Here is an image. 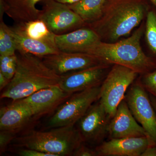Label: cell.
Masks as SVG:
<instances>
[{"label":"cell","instance_id":"13","mask_svg":"<svg viewBox=\"0 0 156 156\" xmlns=\"http://www.w3.org/2000/svg\"><path fill=\"white\" fill-rule=\"evenodd\" d=\"M151 145L155 144L147 136L112 138L103 141L95 150L98 156H141Z\"/></svg>","mask_w":156,"mask_h":156},{"label":"cell","instance_id":"20","mask_svg":"<svg viewBox=\"0 0 156 156\" xmlns=\"http://www.w3.org/2000/svg\"><path fill=\"white\" fill-rule=\"evenodd\" d=\"M106 2V0H80L68 5L87 25L100 19Z\"/></svg>","mask_w":156,"mask_h":156},{"label":"cell","instance_id":"22","mask_svg":"<svg viewBox=\"0 0 156 156\" xmlns=\"http://www.w3.org/2000/svg\"><path fill=\"white\" fill-rule=\"evenodd\" d=\"M145 37L149 48L156 55V12L149 11L147 15Z\"/></svg>","mask_w":156,"mask_h":156},{"label":"cell","instance_id":"8","mask_svg":"<svg viewBox=\"0 0 156 156\" xmlns=\"http://www.w3.org/2000/svg\"><path fill=\"white\" fill-rule=\"evenodd\" d=\"M135 119L156 145V112L147 91L140 83L133 84L125 98Z\"/></svg>","mask_w":156,"mask_h":156},{"label":"cell","instance_id":"6","mask_svg":"<svg viewBox=\"0 0 156 156\" xmlns=\"http://www.w3.org/2000/svg\"><path fill=\"white\" fill-rule=\"evenodd\" d=\"M101 86L72 94L58 107L48 121L49 128L75 126L100 98Z\"/></svg>","mask_w":156,"mask_h":156},{"label":"cell","instance_id":"14","mask_svg":"<svg viewBox=\"0 0 156 156\" xmlns=\"http://www.w3.org/2000/svg\"><path fill=\"white\" fill-rule=\"evenodd\" d=\"M72 95L57 85L41 89L23 99L30 107L34 117H37L46 114L61 105Z\"/></svg>","mask_w":156,"mask_h":156},{"label":"cell","instance_id":"18","mask_svg":"<svg viewBox=\"0 0 156 156\" xmlns=\"http://www.w3.org/2000/svg\"><path fill=\"white\" fill-rule=\"evenodd\" d=\"M10 29L15 41L16 52L30 53L40 57L59 52L58 49L48 44L26 36L13 26L10 27Z\"/></svg>","mask_w":156,"mask_h":156},{"label":"cell","instance_id":"31","mask_svg":"<svg viewBox=\"0 0 156 156\" xmlns=\"http://www.w3.org/2000/svg\"><path fill=\"white\" fill-rule=\"evenodd\" d=\"M150 97L152 104L156 112V98L154 97L153 95H150Z\"/></svg>","mask_w":156,"mask_h":156},{"label":"cell","instance_id":"4","mask_svg":"<svg viewBox=\"0 0 156 156\" xmlns=\"http://www.w3.org/2000/svg\"><path fill=\"white\" fill-rule=\"evenodd\" d=\"M15 147L31 149L56 156H73L83 143L75 126L51 128L47 131H30L16 136Z\"/></svg>","mask_w":156,"mask_h":156},{"label":"cell","instance_id":"23","mask_svg":"<svg viewBox=\"0 0 156 156\" xmlns=\"http://www.w3.org/2000/svg\"><path fill=\"white\" fill-rule=\"evenodd\" d=\"M140 83L147 92L156 98V71L145 73Z\"/></svg>","mask_w":156,"mask_h":156},{"label":"cell","instance_id":"19","mask_svg":"<svg viewBox=\"0 0 156 156\" xmlns=\"http://www.w3.org/2000/svg\"><path fill=\"white\" fill-rule=\"evenodd\" d=\"M13 27L26 36L44 42L57 49L55 41L56 35L50 30L42 20L37 19L15 23Z\"/></svg>","mask_w":156,"mask_h":156},{"label":"cell","instance_id":"24","mask_svg":"<svg viewBox=\"0 0 156 156\" xmlns=\"http://www.w3.org/2000/svg\"><path fill=\"white\" fill-rule=\"evenodd\" d=\"M0 152L5 151L7 146L16 137V132L9 131H0Z\"/></svg>","mask_w":156,"mask_h":156},{"label":"cell","instance_id":"1","mask_svg":"<svg viewBox=\"0 0 156 156\" xmlns=\"http://www.w3.org/2000/svg\"><path fill=\"white\" fill-rule=\"evenodd\" d=\"M147 8L142 0H110L96 22L86 26L97 34L102 41L113 43L130 34L144 18Z\"/></svg>","mask_w":156,"mask_h":156},{"label":"cell","instance_id":"30","mask_svg":"<svg viewBox=\"0 0 156 156\" xmlns=\"http://www.w3.org/2000/svg\"><path fill=\"white\" fill-rule=\"evenodd\" d=\"M54 1L58 2L63 3V4L69 5V4H72L77 2L80 0H54Z\"/></svg>","mask_w":156,"mask_h":156},{"label":"cell","instance_id":"26","mask_svg":"<svg viewBox=\"0 0 156 156\" xmlns=\"http://www.w3.org/2000/svg\"><path fill=\"white\" fill-rule=\"evenodd\" d=\"M74 156H97L95 150L87 147L82 144L73 154Z\"/></svg>","mask_w":156,"mask_h":156},{"label":"cell","instance_id":"7","mask_svg":"<svg viewBox=\"0 0 156 156\" xmlns=\"http://www.w3.org/2000/svg\"><path fill=\"white\" fill-rule=\"evenodd\" d=\"M39 19L42 20L55 35L68 33L86 26L83 20L67 4L54 0H42Z\"/></svg>","mask_w":156,"mask_h":156},{"label":"cell","instance_id":"2","mask_svg":"<svg viewBox=\"0 0 156 156\" xmlns=\"http://www.w3.org/2000/svg\"><path fill=\"white\" fill-rule=\"evenodd\" d=\"M16 53V72L2 92L1 98L19 100L41 89L58 85L61 76L48 67L41 57L30 53Z\"/></svg>","mask_w":156,"mask_h":156},{"label":"cell","instance_id":"12","mask_svg":"<svg viewBox=\"0 0 156 156\" xmlns=\"http://www.w3.org/2000/svg\"><path fill=\"white\" fill-rule=\"evenodd\" d=\"M107 132L110 139L143 136L149 137L144 129L133 116L125 99L121 101L114 116L110 120Z\"/></svg>","mask_w":156,"mask_h":156},{"label":"cell","instance_id":"5","mask_svg":"<svg viewBox=\"0 0 156 156\" xmlns=\"http://www.w3.org/2000/svg\"><path fill=\"white\" fill-rule=\"evenodd\" d=\"M138 73L123 66L114 64L101 85L100 101L110 119L115 114L118 106L125 99L128 88Z\"/></svg>","mask_w":156,"mask_h":156},{"label":"cell","instance_id":"28","mask_svg":"<svg viewBox=\"0 0 156 156\" xmlns=\"http://www.w3.org/2000/svg\"><path fill=\"white\" fill-rule=\"evenodd\" d=\"M141 156H156V145H150L144 151Z\"/></svg>","mask_w":156,"mask_h":156},{"label":"cell","instance_id":"16","mask_svg":"<svg viewBox=\"0 0 156 156\" xmlns=\"http://www.w3.org/2000/svg\"><path fill=\"white\" fill-rule=\"evenodd\" d=\"M34 117L30 107L23 99L13 101L0 109V131L17 132Z\"/></svg>","mask_w":156,"mask_h":156},{"label":"cell","instance_id":"32","mask_svg":"<svg viewBox=\"0 0 156 156\" xmlns=\"http://www.w3.org/2000/svg\"><path fill=\"white\" fill-rule=\"evenodd\" d=\"M156 6V0H150Z\"/></svg>","mask_w":156,"mask_h":156},{"label":"cell","instance_id":"29","mask_svg":"<svg viewBox=\"0 0 156 156\" xmlns=\"http://www.w3.org/2000/svg\"><path fill=\"white\" fill-rule=\"evenodd\" d=\"M11 80L8 79L5 76L0 73V90H3L7 87Z\"/></svg>","mask_w":156,"mask_h":156},{"label":"cell","instance_id":"21","mask_svg":"<svg viewBox=\"0 0 156 156\" xmlns=\"http://www.w3.org/2000/svg\"><path fill=\"white\" fill-rule=\"evenodd\" d=\"M14 37L10 27L0 21V55H12L16 53Z\"/></svg>","mask_w":156,"mask_h":156},{"label":"cell","instance_id":"11","mask_svg":"<svg viewBox=\"0 0 156 156\" xmlns=\"http://www.w3.org/2000/svg\"><path fill=\"white\" fill-rule=\"evenodd\" d=\"M41 58L48 67L60 76L104 63L95 56L87 53L59 51Z\"/></svg>","mask_w":156,"mask_h":156},{"label":"cell","instance_id":"9","mask_svg":"<svg viewBox=\"0 0 156 156\" xmlns=\"http://www.w3.org/2000/svg\"><path fill=\"white\" fill-rule=\"evenodd\" d=\"M110 120L102 104L97 101L77 123L83 142L98 145L103 142Z\"/></svg>","mask_w":156,"mask_h":156},{"label":"cell","instance_id":"3","mask_svg":"<svg viewBox=\"0 0 156 156\" xmlns=\"http://www.w3.org/2000/svg\"><path fill=\"white\" fill-rule=\"evenodd\" d=\"M143 28L140 27L128 38L118 42L100 41L87 53L93 55L101 62L126 66L139 73H146L155 66L146 55L140 46Z\"/></svg>","mask_w":156,"mask_h":156},{"label":"cell","instance_id":"25","mask_svg":"<svg viewBox=\"0 0 156 156\" xmlns=\"http://www.w3.org/2000/svg\"><path fill=\"white\" fill-rule=\"evenodd\" d=\"M17 151V154L21 156H56L53 154L44 152L31 149L19 148Z\"/></svg>","mask_w":156,"mask_h":156},{"label":"cell","instance_id":"17","mask_svg":"<svg viewBox=\"0 0 156 156\" xmlns=\"http://www.w3.org/2000/svg\"><path fill=\"white\" fill-rule=\"evenodd\" d=\"M42 0H0V21L6 14L15 23L39 19L41 10L37 4Z\"/></svg>","mask_w":156,"mask_h":156},{"label":"cell","instance_id":"10","mask_svg":"<svg viewBox=\"0 0 156 156\" xmlns=\"http://www.w3.org/2000/svg\"><path fill=\"white\" fill-rule=\"evenodd\" d=\"M109 64L102 63L62 76L58 85L65 92L74 94L99 87L106 77Z\"/></svg>","mask_w":156,"mask_h":156},{"label":"cell","instance_id":"15","mask_svg":"<svg viewBox=\"0 0 156 156\" xmlns=\"http://www.w3.org/2000/svg\"><path fill=\"white\" fill-rule=\"evenodd\" d=\"M55 41L59 51L86 53L101 40L95 31L85 26L68 33L56 35Z\"/></svg>","mask_w":156,"mask_h":156},{"label":"cell","instance_id":"27","mask_svg":"<svg viewBox=\"0 0 156 156\" xmlns=\"http://www.w3.org/2000/svg\"><path fill=\"white\" fill-rule=\"evenodd\" d=\"M11 55H0V73L6 76Z\"/></svg>","mask_w":156,"mask_h":156}]
</instances>
